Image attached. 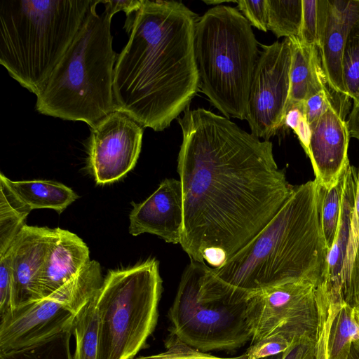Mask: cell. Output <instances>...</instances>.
<instances>
[{"instance_id":"cell-1","label":"cell","mask_w":359,"mask_h":359,"mask_svg":"<svg viewBox=\"0 0 359 359\" xmlns=\"http://www.w3.org/2000/svg\"><path fill=\"white\" fill-rule=\"evenodd\" d=\"M182 142L180 245L190 260L218 268L271 220L294 187L270 141L204 108L177 118Z\"/></svg>"},{"instance_id":"cell-2","label":"cell","mask_w":359,"mask_h":359,"mask_svg":"<svg viewBox=\"0 0 359 359\" xmlns=\"http://www.w3.org/2000/svg\"><path fill=\"white\" fill-rule=\"evenodd\" d=\"M198 19L175 1L142 0L127 17L129 39L114 71L116 110L158 132L188 108L199 89L194 54Z\"/></svg>"},{"instance_id":"cell-3","label":"cell","mask_w":359,"mask_h":359,"mask_svg":"<svg viewBox=\"0 0 359 359\" xmlns=\"http://www.w3.org/2000/svg\"><path fill=\"white\" fill-rule=\"evenodd\" d=\"M324 188L317 180L294 186L271 220L218 268L225 283L248 292L308 280L318 285L328 250L322 227Z\"/></svg>"},{"instance_id":"cell-4","label":"cell","mask_w":359,"mask_h":359,"mask_svg":"<svg viewBox=\"0 0 359 359\" xmlns=\"http://www.w3.org/2000/svg\"><path fill=\"white\" fill-rule=\"evenodd\" d=\"M91 0L72 44L36 95V109L43 115L82 121L90 128L116 110L113 81L117 56L111 24L115 14L109 0Z\"/></svg>"},{"instance_id":"cell-5","label":"cell","mask_w":359,"mask_h":359,"mask_svg":"<svg viewBox=\"0 0 359 359\" xmlns=\"http://www.w3.org/2000/svg\"><path fill=\"white\" fill-rule=\"evenodd\" d=\"M91 0H2L0 63L36 95L72 44Z\"/></svg>"},{"instance_id":"cell-6","label":"cell","mask_w":359,"mask_h":359,"mask_svg":"<svg viewBox=\"0 0 359 359\" xmlns=\"http://www.w3.org/2000/svg\"><path fill=\"white\" fill-rule=\"evenodd\" d=\"M198 88L226 118L245 119L258 43L236 8L213 6L195 26Z\"/></svg>"},{"instance_id":"cell-7","label":"cell","mask_w":359,"mask_h":359,"mask_svg":"<svg viewBox=\"0 0 359 359\" xmlns=\"http://www.w3.org/2000/svg\"><path fill=\"white\" fill-rule=\"evenodd\" d=\"M253 293L225 283L207 264L191 261L168 311L170 331L203 352L241 348L252 337Z\"/></svg>"},{"instance_id":"cell-8","label":"cell","mask_w":359,"mask_h":359,"mask_svg":"<svg viewBox=\"0 0 359 359\" xmlns=\"http://www.w3.org/2000/svg\"><path fill=\"white\" fill-rule=\"evenodd\" d=\"M162 292L158 262L109 271L96 294L97 359H128L145 346L158 319Z\"/></svg>"},{"instance_id":"cell-9","label":"cell","mask_w":359,"mask_h":359,"mask_svg":"<svg viewBox=\"0 0 359 359\" xmlns=\"http://www.w3.org/2000/svg\"><path fill=\"white\" fill-rule=\"evenodd\" d=\"M103 278L95 260L49 296L13 309L0 318V354L30 346L73 327L81 307Z\"/></svg>"},{"instance_id":"cell-10","label":"cell","mask_w":359,"mask_h":359,"mask_svg":"<svg viewBox=\"0 0 359 359\" xmlns=\"http://www.w3.org/2000/svg\"><path fill=\"white\" fill-rule=\"evenodd\" d=\"M262 47L251 81L245 120L252 135L269 141L283 126L292 53L289 38Z\"/></svg>"},{"instance_id":"cell-11","label":"cell","mask_w":359,"mask_h":359,"mask_svg":"<svg viewBox=\"0 0 359 359\" xmlns=\"http://www.w3.org/2000/svg\"><path fill=\"white\" fill-rule=\"evenodd\" d=\"M317 287L302 280L254 292L250 306L251 344L276 331L291 332L315 343Z\"/></svg>"},{"instance_id":"cell-12","label":"cell","mask_w":359,"mask_h":359,"mask_svg":"<svg viewBox=\"0 0 359 359\" xmlns=\"http://www.w3.org/2000/svg\"><path fill=\"white\" fill-rule=\"evenodd\" d=\"M90 129L88 164L96 183L119 180L136 165L143 128L126 113L115 110Z\"/></svg>"},{"instance_id":"cell-13","label":"cell","mask_w":359,"mask_h":359,"mask_svg":"<svg viewBox=\"0 0 359 359\" xmlns=\"http://www.w3.org/2000/svg\"><path fill=\"white\" fill-rule=\"evenodd\" d=\"M316 306L314 359H347L359 339L353 306L341 292L320 286L316 289Z\"/></svg>"},{"instance_id":"cell-14","label":"cell","mask_w":359,"mask_h":359,"mask_svg":"<svg viewBox=\"0 0 359 359\" xmlns=\"http://www.w3.org/2000/svg\"><path fill=\"white\" fill-rule=\"evenodd\" d=\"M344 118L332 107L310 126L311 137L307 156L315 179L326 189L338 182L350 163L348 157L350 136Z\"/></svg>"},{"instance_id":"cell-15","label":"cell","mask_w":359,"mask_h":359,"mask_svg":"<svg viewBox=\"0 0 359 359\" xmlns=\"http://www.w3.org/2000/svg\"><path fill=\"white\" fill-rule=\"evenodd\" d=\"M129 233H147L169 243H180L183 222L182 194L180 180L166 178L144 201L131 203Z\"/></svg>"},{"instance_id":"cell-16","label":"cell","mask_w":359,"mask_h":359,"mask_svg":"<svg viewBox=\"0 0 359 359\" xmlns=\"http://www.w3.org/2000/svg\"><path fill=\"white\" fill-rule=\"evenodd\" d=\"M54 229L26 225L6 252L12 280L13 309L39 300L37 281Z\"/></svg>"},{"instance_id":"cell-17","label":"cell","mask_w":359,"mask_h":359,"mask_svg":"<svg viewBox=\"0 0 359 359\" xmlns=\"http://www.w3.org/2000/svg\"><path fill=\"white\" fill-rule=\"evenodd\" d=\"M321 65L330 88L348 97L343 79V55L349 24L359 13V0H318Z\"/></svg>"},{"instance_id":"cell-18","label":"cell","mask_w":359,"mask_h":359,"mask_svg":"<svg viewBox=\"0 0 359 359\" xmlns=\"http://www.w3.org/2000/svg\"><path fill=\"white\" fill-rule=\"evenodd\" d=\"M90 261L89 249L81 238L68 230L54 228L37 281L39 299L59 289L76 276Z\"/></svg>"},{"instance_id":"cell-19","label":"cell","mask_w":359,"mask_h":359,"mask_svg":"<svg viewBox=\"0 0 359 359\" xmlns=\"http://www.w3.org/2000/svg\"><path fill=\"white\" fill-rule=\"evenodd\" d=\"M289 39L292 57L285 114L291 107L304 102L319 91L331 89L323 69L318 48L302 42L298 37Z\"/></svg>"},{"instance_id":"cell-20","label":"cell","mask_w":359,"mask_h":359,"mask_svg":"<svg viewBox=\"0 0 359 359\" xmlns=\"http://www.w3.org/2000/svg\"><path fill=\"white\" fill-rule=\"evenodd\" d=\"M0 180L32 210L49 208L60 214L79 197L71 188L54 181H13L2 173Z\"/></svg>"},{"instance_id":"cell-21","label":"cell","mask_w":359,"mask_h":359,"mask_svg":"<svg viewBox=\"0 0 359 359\" xmlns=\"http://www.w3.org/2000/svg\"><path fill=\"white\" fill-rule=\"evenodd\" d=\"M31 210L0 180V256L27 225L25 220Z\"/></svg>"},{"instance_id":"cell-22","label":"cell","mask_w":359,"mask_h":359,"mask_svg":"<svg viewBox=\"0 0 359 359\" xmlns=\"http://www.w3.org/2000/svg\"><path fill=\"white\" fill-rule=\"evenodd\" d=\"M96 294L81 307L74 318L72 333L76 347L73 359H97L99 318Z\"/></svg>"},{"instance_id":"cell-23","label":"cell","mask_w":359,"mask_h":359,"mask_svg":"<svg viewBox=\"0 0 359 359\" xmlns=\"http://www.w3.org/2000/svg\"><path fill=\"white\" fill-rule=\"evenodd\" d=\"M268 30L277 38L298 37L302 19V0H267Z\"/></svg>"},{"instance_id":"cell-24","label":"cell","mask_w":359,"mask_h":359,"mask_svg":"<svg viewBox=\"0 0 359 359\" xmlns=\"http://www.w3.org/2000/svg\"><path fill=\"white\" fill-rule=\"evenodd\" d=\"M73 327L23 348L0 354V359H73L70 339Z\"/></svg>"},{"instance_id":"cell-25","label":"cell","mask_w":359,"mask_h":359,"mask_svg":"<svg viewBox=\"0 0 359 359\" xmlns=\"http://www.w3.org/2000/svg\"><path fill=\"white\" fill-rule=\"evenodd\" d=\"M343 79L347 96L359 104V13L351 21L343 55Z\"/></svg>"},{"instance_id":"cell-26","label":"cell","mask_w":359,"mask_h":359,"mask_svg":"<svg viewBox=\"0 0 359 359\" xmlns=\"http://www.w3.org/2000/svg\"><path fill=\"white\" fill-rule=\"evenodd\" d=\"M348 165L334 186L329 189L324 188L321 218L323 235L328 251L333 244L339 225L346 171Z\"/></svg>"},{"instance_id":"cell-27","label":"cell","mask_w":359,"mask_h":359,"mask_svg":"<svg viewBox=\"0 0 359 359\" xmlns=\"http://www.w3.org/2000/svg\"><path fill=\"white\" fill-rule=\"evenodd\" d=\"M314 344L288 331H276L252 344L245 352L249 359L262 358L283 353L294 345Z\"/></svg>"},{"instance_id":"cell-28","label":"cell","mask_w":359,"mask_h":359,"mask_svg":"<svg viewBox=\"0 0 359 359\" xmlns=\"http://www.w3.org/2000/svg\"><path fill=\"white\" fill-rule=\"evenodd\" d=\"M165 346L164 352L135 359H249L246 353L233 358H220L206 353L188 345L171 332L165 339Z\"/></svg>"},{"instance_id":"cell-29","label":"cell","mask_w":359,"mask_h":359,"mask_svg":"<svg viewBox=\"0 0 359 359\" xmlns=\"http://www.w3.org/2000/svg\"><path fill=\"white\" fill-rule=\"evenodd\" d=\"M359 249V166L358 168L357 189L350 226L348 245L341 280V291L344 296L348 287L354 262Z\"/></svg>"},{"instance_id":"cell-30","label":"cell","mask_w":359,"mask_h":359,"mask_svg":"<svg viewBox=\"0 0 359 359\" xmlns=\"http://www.w3.org/2000/svg\"><path fill=\"white\" fill-rule=\"evenodd\" d=\"M302 1V19L298 38L302 42L318 48L320 27L318 0Z\"/></svg>"},{"instance_id":"cell-31","label":"cell","mask_w":359,"mask_h":359,"mask_svg":"<svg viewBox=\"0 0 359 359\" xmlns=\"http://www.w3.org/2000/svg\"><path fill=\"white\" fill-rule=\"evenodd\" d=\"M239 11L252 25L264 32L268 31V4L267 0L236 1Z\"/></svg>"},{"instance_id":"cell-32","label":"cell","mask_w":359,"mask_h":359,"mask_svg":"<svg viewBox=\"0 0 359 359\" xmlns=\"http://www.w3.org/2000/svg\"><path fill=\"white\" fill-rule=\"evenodd\" d=\"M335 107L346 116L336 105L330 90H323L309 97L304 104V114L311 126L329 108Z\"/></svg>"},{"instance_id":"cell-33","label":"cell","mask_w":359,"mask_h":359,"mask_svg":"<svg viewBox=\"0 0 359 359\" xmlns=\"http://www.w3.org/2000/svg\"><path fill=\"white\" fill-rule=\"evenodd\" d=\"M13 310L12 280L7 252L0 256V318Z\"/></svg>"},{"instance_id":"cell-34","label":"cell","mask_w":359,"mask_h":359,"mask_svg":"<svg viewBox=\"0 0 359 359\" xmlns=\"http://www.w3.org/2000/svg\"><path fill=\"white\" fill-rule=\"evenodd\" d=\"M282 359H314V344L294 345L283 353Z\"/></svg>"},{"instance_id":"cell-35","label":"cell","mask_w":359,"mask_h":359,"mask_svg":"<svg viewBox=\"0 0 359 359\" xmlns=\"http://www.w3.org/2000/svg\"><path fill=\"white\" fill-rule=\"evenodd\" d=\"M304 102H302L293 105L287 111L285 115L283 125L290 128L294 132L304 115Z\"/></svg>"},{"instance_id":"cell-36","label":"cell","mask_w":359,"mask_h":359,"mask_svg":"<svg viewBox=\"0 0 359 359\" xmlns=\"http://www.w3.org/2000/svg\"><path fill=\"white\" fill-rule=\"evenodd\" d=\"M109 1L114 13L124 11L126 17H128L140 8L142 0H109Z\"/></svg>"},{"instance_id":"cell-37","label":"cell","mask_w":359,"mask_h":359,"mask_svg":"<svg viewBox=\"0 0 359 359\" xmlns=\"http://www.w3.org/2000/svg\"><path fill=\"white\" fill-rule=\"evenodd\" d=\"M294 133L297 135L304 151L307 154L311 137V129L306 120L305 114L302 118L300 123Z\"/></svg>"},{"instance_id":"cell-38","label":"cell","mask_w":359,"mask_h":359,"mask_svg":"<svg viewBox=\"0 0 359 359\" xmlns=\"http://www.w3.org/2000/svg\"><path fill=\"white\" fill-rule=\"evenodd\" d=\"M346 125L349 136L359 140V104H353Z\"/></svg>"},{"instance_id":"cell-39","label":"cell","mask_w":359,"mask_h":359,"mask_svg":"<svg viewBox=\"0 0 359 359\" xmlns=\"http://www.w3.org/2000/svg\"><path fill=\"white\" fill-rule=\"evenodd\" d=\"M347 359H359V350L353 344Z\"/></svg>"},{"instance_id":"cell-40","label":"cell","mask_w":359,"mask_h":359,"mask_svg":"<svg viewBox=\"0 0 359 359\" xmlns=\"http://www.w3.org/2000/svg\"><path fill=\"white\" fill-rule=\"evenodd\" d=\"M206 4L208 5H213V6H218L221 5L220 4L225 3V2H235L236 3V1H203Z\"/></svg>"},{"instance_id":"cell-41","label":"cell","mask_w":359,"mask_h":359,"mask_svg":"<svg viewBox=\"0 0 359 359\" xmlns=\"http://www.w3.org/2000/svg\"><path fill=\"white\" fill-rule=\"evenodd\" d=\"M283 354V353H280L276 355H273V356H269V357H266V358H257V359H282Z\"/></svg>"},{"instance_id":"cell-42","label":"cell","mask_w":359,"mask_h":359,"mask_svg":"<svg viewBox=\"0 0 359 359\" xmlns=\"http://www.w3.org/2000/svg\"><path fill=\"white\" fill-rule=\"evenodd\" d=\"M128 359H135V358H128Z\"/></svg>"}]
</instances>
